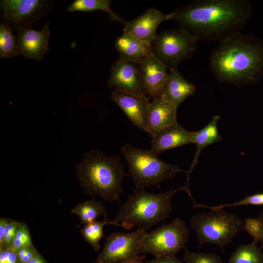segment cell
Listing matches in <instances>:
<instances>
[{"label":"cell","instance_id":"cell-17","mask_svg":"<svg viewBox=\"0 0 263 263\" xmlns=\"http://www.w3.org/2000/svg\"><path fill=\"white\" fill-rule=\"evenodd\" d=\"M177 109L162 96L149 103L146 132L151 138L177 121Z\"/></svg>","mask_w":263,"mask_h":263},{"label":"cell","instance_id":"cell-20","mask_svg":"<svg viewBox=\"0 0 263 263\" xmlns=\"http://www.w3.org/2000/svg\"><path fill=\"white\" fill-rule=\"evenodd\" d=\"M220 119V117L219 115H215L206 126L195 132L194 143L196 145V150L190 169L188 171L187 182L189 180L190 173L198 163L202 149L222 139L217 128L218 122Z\"/></svg>","mask_w":263,"mask_h":263},{"label":"cell","instance_id":"cell-28","mask_svg":"<svg viewBox=\"0 0 263 263\" xmlns=\"http://www.w3.org/2000/svg\"><path fill=\"white\" fill-rule=\"evenodd\" d=\"M243 229L253 239V242L258 244L263 238V225L257 218H247L244 221Z\"/></svg>","mask_w":263,"mask_h":263},{"label":"cell","instance_id":"cell-9","mask_svg":"<svg viewBox=\"0 0 263 263\" xmlns=\"http://www.w3.org/2000/svg\"><path fill=\"white\" fill-rule=\"evenodd\" d=\"M53 1L46 0H2L0 2L2 23L12 30L31 27L48 14Z\"/></svg>","mask_w":263,"mask_h":263},{"label":"cell","instance_id":"cell-6","mask_svg":"<svg viewBox=\"0 0 263 263\" xmlns=\"http://www.w3.org/2000/svg\"><path fill=\"white\" fill-rule=\"evenodd\" d=\"M244 222L236 213L223 209L192 215L189 227L196 234L198 247L212 244L222 251L243 230Z\"/></svg>","mask_w":263,"mask_h":263},{"label":"cell","instance_id":"cell-1","mask_svg":"<svg viewBox=\"0 0 263 263\" xmlns=\"http://www.w3.org/2000/svg\"><path fill=\"white\" fill-rule=\"evenodd\" d=\"M172 13L179 28L197 40L219 43L241 33L253 14L246 0H197Z\"/></svg>","mask_w":263,"mask_h":263},{"label":"cell","instance_id":"cell-31","mask_svg":"<svg viewBox=\"0 0 263 263\" xmlns=\"http://www.w3.org/2000/svg\"><path fill=\"white\" fill-rule=\"evenodd\" d=\"M0 263H19L15 251L8 248L0 249Z\"/></svg>","mask_w":263,"mask_h":263},{"label":"cell","instance_id":"cell-21","mask_svg":"<svg viewBox=\"0 0 263 263\" xmlns=\"http://www.w3.org/2000/svg\"><path fill=\"white\" fill-rule=\"evenodd\" d=\"M67 10L73 12H94L101 10L109 14L111 20L117 21L124 25L126 22L121 17L113 12L109 0H75L68 7Z\"/></svg>","mask_w":263,"mask_h":263},{"label":"cell","instance_id":"cell-8","mask_svg":"<svg viewBox=\"0 0 263 263\" xmlns=\"http://www.w3.org/2000/svg\"><path fill=\"white\" fill-rule=\"evenodd\" d=\"M197 41L180 28L164 30L150 43L151 55L168 69L176 68L182 61L191 58Z\"/></svg>","mask_w":263,"mask_h":263},{"label":"cell","instance_id":"cell-10","mask_svg":"<svg viewBox=\"0 0 263 263\" xmlns=\"http://www.w3.org/2000/svg\"><path fill=\"white\" fill-rule=\"evenodd\" d=\"M147 234L146 230L139 227L130 233H111L106 237L104 247L94 263H123L135 258Z\"/></svg>","mask_w":263,"mask_h":263},{"label":"cell","instance_id":"cell-29","mask_svg":"<svg viewBox=\"0 0 263 263\" xmlns=\"http://www.w3.org/2000/svg\"><path fill=\"white\" fill-rule=\"evenodd\" d=\"M19 223L12 219H6L3 244L0 246V249H8L10 247Z\"/></svg>","mask_w":263,"mask_h":263},{"label":"cell","instance_id":"cell-16","mask_svg":"<svg viewBox=\"0 0 263 263\" xmlns=\"http://www.w3.org/2000/svg\"><path fill=\"white\" fill-rule=\"evenodd\" d=\"M195 133V132L188 131L176 122L151 138L149 150L158 156L166 150L194 143Z\"/></svg>","mask_w":263,"mask_h":263},{"label":"cell","instance_id":"cell-25","mask_svg":"<svg viewBox=\"0 0 263 263\" xmlns=\"http://www.w3.org/2000/svg\"><path fill=\"white\" fill-rule=\"evenodd\" d=\"M109 224L113 225V223L107 217L101 222L94 221L84 225V227L79 229L85 240L91 245L94 251H97L100 249V240L104 236L103 227L105 225Z\"/></svg>","mask_w":263,"mask_h":263},{"label":"cell","instance_id":"cell-27","mask_svg":"<svg viewBox=\"0 0 263 263\" xmlns=\"http://www.w3.org/2000/svg\"><path fill=\"white\" fill-rule=\"evenodd\" d=\"M184 261L186 263H224L215 253H197L185 250Z\"/></svg>","mask_w":263,"mask_h":263},{"label":"cell","instance_id":"cell-23","mask_svg":"<svg viewBox=\"0 0 263 263\" xmlns=\"http://www.w3.org/2000/svg\"><path fill=\"white\" fill-rule=\"evenodd\" d=\"M257 244L239 245L229 258L227 263H263V253Z\"/></svg>","mask_w":263,"mask_h":263},{"label":"cell","instance_id":"cell-24","mask_svg":"<svg viewBox=\"0 0 263 263\" xmlns=\"http://www.w3.org/2000/svg\"><path fill=\"white\" fill-rule=\"evenodd\" d=\"M20 55L16 36L7 24H0V58L8 59Z\"/></svg>","mask_w":263,"mask_h":263},{"label":"cell","instance_id":"cell-2","mask_svg":"<svg viewBox=\"0 0 263 263\" xmlns=\"http://www.w3.org/2000/svg\"><path fill=\"white\" fill-rule=\"evenodd\" d=\"M209 69L216 79L244 86L263 79V41L241 33L220 43L209 57Z\"/></svg>","mask_w":263,"mask_h":263},{"label":"cell","instance_id":"cell-18","mask_svg":"<svg viewBox=\"0 0 263 263\" xmlns=\"http://www.w3.org/2000/svg\"><path fill=\"white\" fill-rule=\"evenodd\" d=\"M195 90V85L186 80L176 68L169 70L161 96L177 109L187 97L194 94Z\"/></svg>","mask_w":263,"mask_h":263},{"label":"cell","instance_id":"cell-14","mask_svg":"<svg viewBox=\"0 0 263 263\" xmlns=\"http://www.w3.org/2000/svg\"><path fill=\"white\" fill-rule=\"evenodd\" d=\"M172 13L165 14L159 10L150 8L142 14L126 21L124 25L123 33L132 35L150 44L157 34L156 31L161 23L172 19Z\"/></svg>","mask_w":263,"mask_h":263},{"label":"cell","instance_id":"cell-30","mask_svg":"<svg viewBox=\"0 0 263 263\" xmlns=\"http://www.w3.org/2000/svg\"><path fill=\"white\" fill-rule=\"evenodd\" d=\"M15 252L18 256L19 263H25L39 253L34 245L22 247Z\"/></svg>","mask_w":263,"mask_h":263},{"label":"cell","instance_id":"cell-13","mask_svg":"<svg viewBox=\"0 0 263 263\" xmlns=\"http://www.w3.org/2000/svg\"><path fill=\"white\" fill-rule=\"evenodd\" d=\"M49 22H47L39 31L33 29L31 27L18 30L16 38L19 54L28 59L42 60L49 49Z\"/></svg>","mask_w":263,"mask_h":263},{"label":"cell","instance_id":"cell-36","mask_svg":"<svg viewBox=\"0 0 263 263\" xmlns=\"http://www.w3.org/2000/svg\"><path fill=\"white\" fill-rule=\"evenodd\" d=\"M258 218L260 219V220L261 221L263 225V212L261 213L259 216H258ZM260 248L261 249H263V238L261 242H260Z\"/></svg>","mask_w":263,"mask_h":263},{"label":"cell","instance_id":"cell-5","mask_svg":"<svg viewBox=\"0 0 263 263\" xmlns=\"http://www.w3.org/2000/svg\"><path fill=\"white\" fill-rule=\"evenodd\" d=\"M121 152L128 163V174L132 178L135 188L151 186L160 188L162 182L172 179L177 173H188L178 166L160 160L149 150L135 148L129 144L122 147Z\"/></svg>","mask_w":263,"mask_h":263},{"label":"cell","instance_id":"cell-3","mask_svg":"<svg viewBox=\"0 0 263 263\" xmlns=\"http://www.w3.org/2000/svg\"><path fill=\"white\" fill-rule=\"evenodd\" d=\"M80 187L89 196L98 195L105 201L120 203V195L125 193L122 183L129 176L118 155L110 157L98 150L85 153L75 166Z\"/></svg>","mask_w":263,"mask_h":263},{"label":"cell","instance_id":"cell-12","mask_svg":"<svg viewBox=\"0 0 263 263\" xmlns=\"http://www.w3.org/2000/svg\"><path fill=\"white\" fill-rule=\"evenodd\" d=\"M111 100L135 126L146 132L150 102L146 96L114 90L111 93Z\"/></svg>","mask_w":263,"mask_h":263},{"label":"cell","instance_id":"cell-32","mask_svg":"<svg viewBox=\"0 0 263 263\" xmlns=\"http://www.w3.org/2000/svg\"><path fill=\"white\" fill-rule=\"evenodd\" d=\"M144 263H186L184 260L179 259L175 256H162Z\"/></svg>","mask_w":263,"mask_h":263},{"label":"cell","instance_id":"cell-34","mask_svg":"<svg viewBox=\"0 0 263 263\" xmlns=\"http://www.w3.org/2000/svg\"><path fill=\"white\" fill-rule=\"evenodd\" d=\"M25 263H48L44 258L38 253Z\"/></svg>","mask_w":263,"mask_h":263},{"label":"cell","instance_id":"cell-7","mask_svg":"<svg viewBox=\"0 0 263 263\" xmlns=\"http://www.w3.org/2000/svg\"><path fill=\"white\" fill-rule=\"evenodd\" d=\"M190 233L184 220L176 217L170 223L163 224L147 233L138 253H149L156 257L175 256L179 251L187 249Z\"/></svg>","mask_w":263,"mask_h":263},{"label":"cell","instance_id":"cell-33","mask_svg":"<svg viewBox=\"0 0 263 263\" xmlns=\"http://www.w3.org/2000/svg\"><path fill=\"white\" fill-rule=\"evenodd\" d=\"M6 224V218H0V246H1L3 244Z\"/></svg>","mask_w":263,"mask_h":263},{"label":"cell","instance_id":"cell-11","mask_svg":"<svg viewBox=\"0 0 263 263\" xmlns=\"http://www.w3.org/2000/svg\"><path fill=\"white\" fill-rule=\"evenodd\" d=\"M107 85L114 90L145 95L140 62L120 57L111 66Z\"/></svg>","mask_w":263,"mask_h":263},{"label":"cell","instance_id":"cell-22","mask_svg":"<svg viewBox=\"0 0 263 263\" xmlns=\"http://www.w3.org/2000/svg\"><path fill=\"white\" fill-rule=\"evenodd\" d=\"M71 212L79 218L80 225H84L92 223L99 216L107 217L105 206L101 201H98L94 198L78 203Z\"/></svg>","mask_w":263,"mask_h":263},{"label":"cell","instance_id":"cell-15","mask_svg":"<svg viewBox=\"0 0 263 263\" xmlns=\"http://www.w3.org/2000/svg\"><path fill=\"white\" fill-rule=\"evenodd\" d=\"M140 62L145 95L149 100L161 97L168 76V68L152 55Z\"/></svg>","mask_w":263,"mask_h":263},{"label":"cell","instance_id":"cell-4","mask_svg":"<svg viewBox=\"0 0 263 263\" xmlns=\"http://www.w3.org/2000/svg\"><path fill=\"white\" fill-rule=\"evenodd\" d=\"M181 190L189 193L187 186L158 193H149L145 188H135L120 207L115 219L112 221L113 225L127 229L136 225L149 230L169 217L173 210L172 197Z\"/></svg>","mask_w":263,"mask_h":263},{"label":"cell","instance_id":"cell-26","mask_svg":"<svg viewBox=\"0 0 263 263\" xmlns=\"http://www.w3.org/2000/svg\"><path fill=\"white\" fill-rule=\"evenodd\" d=\"M33 245L31 236L27 225L24 223H19L14 240L8 249L16 252L22 247Z\"/></svg>","mask_w":263,"mask_h":263},{"label":"cell","instance_id":"cell-19","mask_svg":"<svg viewBox=\"0 0 263 263\" xmlns=\"http://www.w3.org/2000/svg\"><path fill=\"white\" fill-rule=\"evenodd\" d=\"M114 45L120 57L127 60L140 62L152 55L150 44L129 34L123 33L118 37Z\"/></svg>","mask_w":263,"mask_h":263},{"label":"cell","instance_id":"cell-35","mask_svg":"<svg viewBox=\"0 0 263 263\" xmlns=\"http://www.w3.org/2000/svg\"><path fill=\"white\" fill-rule=\"evenodd\" d=\"M145 258V254L138 255L135 258L123 263H144V260Z\"/></svg>","mask_w":263,"mask_h":263}]
</instances>
